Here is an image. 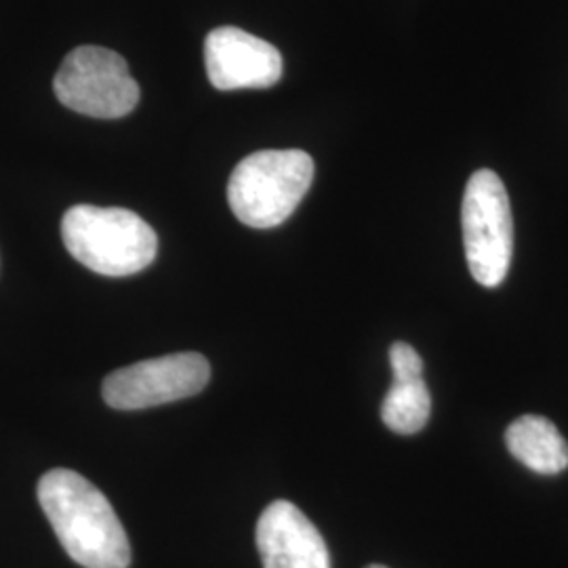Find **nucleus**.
Returning <instances> with one entry per match:
<instances>
[{"label": "nucleus", "instance_id": "10", "mask_svg": "<svg viewBox=\"0 0 568 568\" xmlns=\"http://www.w3.org/2000/svg\"><path fill=\"white\" fill-rule=\"evenodd\" d=\"M432 415V396L424 382H394L382 405V419L392 432L410 436L426 427Z\"/></svg>", "mask_w": 568, "mask_h": 568}, {"label": "nucleus", "instance_id": "1", "mask_svg": "<svg viewBox=\"0 0 568 568\" xmlns=\"http://www.w3.org/2000/svg\"><path fill=\"white\" fill-rule=\"evenodd\" d=\"M39 504L68 556L84 568H129L131 546L110 501L72 469L39 480Z\"/></svg>", "mask_w": 568, "mask_h": 568}, {"label": "nucleus", "instance_id": "9", "mask_svg": "<svg viewBox=\"0 0 568 568\" xmlns=\"http://www.w3.org/2000/svg\"><path fill=\"white\" fill-rule=\"evenodd\" d=\"M508 450L528 469L554 476L568 467V443L546 417L525 415L506 432Z\"/></svg>", "mask_w": 568, "mask_h": 568}, {"label": "nucleus", "instance_id": "8", "mask_svg": "<svg viewBox=\"0 0 568 568\" xmlns=\"http://www.w3.org/2000/svg\"><path fill=\"white\" fill-rule=\"evenodd\" d=\"M257 549L264 568H331L318 528L291 501H274L257 523Z\"/></svg>", "mask_w": 568, "mask_h": 568}, {"label": "nucleus", "instance_id": "12", "mask_svg": "<svg viewBox=\"0 0 568 568\" xmlns=\"http://www.w3.org/2000/svg\"><path fill=\"white\" fill-rule=\"evenodd\" d=\"M366 568H387V567H382V565H371V567H366Z\"/></svg>", "mask_w": 568, "mask_h": 568}, {"label": "nucleus", "instance_id": "7", "mask_svg": "<svg viewBox=\"0 0 568 568\" xmlns=\"http://www.w3.org/2000/svg\"><path fill=\"white\" fill-rule=\"evenodd\" d=\"M204 63L209 81L220 91L267 89L283 79L281 51L234 26L209 32Z\"/></svg>", "mask_w": 568, "mask_h": 568}, {"label": "nucleus", "instance_id": "11", "mask_svg": "<svg viewBox=\"0 0 568 568\" xmlns=\"http://www.w3.org/2000/svg\"><path fill=\"white\" fill-rule=\"evenodd\" d=\"M389 366L394 382H410L424 377V361L413 345L396 342L389 347Z\"/></svg>", "mask_w": 568, "mask_h": 568}, {"label": "nucleus", "instance_id": "4", "mask_svg": "<svg viewBox=\"0 0 568 568\" xmlns=\"http://www.w3.org/2000/svg\"><path fill=\"white\" fill-rule=\"evenodd\" d=\"M464 246L474 281L495 288L506 281L514 255V220L506 185L495 171H476L466 185Z\"/></svg>", "mask_w": 568, "mask_h": 568}, {"label": "nucleus", "instance_id": "5", "mask_svg": "<svg viewBox=\"0 0 568 568\" xmlns=\"http://www.w3.org/2000/svg\"><path fill=\"white\" fill-rule=\"evenodd\" d=\"M53 91L65 108L93 119H122L140 102V84L119 53L84 44L65 55Z\"/></svg>", "mask_w": 568, "mask_h": 568}, {"label": "nucleus", "instance_id": "2", "mask_svg": "<svg viewBox=\"0 0 568 568\" xmlns=\"http://www.w3.org/2000/svg\"><path fill=\"white\" fill-rule=\"evenodd\" d=\"M68 253L102 276H131L156 260L159 239L152 225L129 209L77 204L61 220Z\"/></svg>", "mask_w": 568, "mask_h": 568}, {"label": "nucleus", "instance_id": "3", "mask_svg": "<svg viewBox=\"0 0 568 568\" xmlns=\"http://www.w3.org/2000/svg\"><path fill=\"white\" fill-rule=\"evenodd\" d=\"M312 180L314 161L304 150H262L232 171L227 203L241 224L270 230L295 213Z\"/></svg>", "mask_w": 568, "mask_h": 568}, {"label": "nucleus", "instance_id": "6", "mask_svg": "<svg viewBox=\"0 0 568 568\" xmlns=\"http://www.w3.org/2000/svg\"><path fill=\"white\" fill-rule=\"evenodd\" d=\"M211 379V365L199 352L169 354L110 373L103 379L105 405L140 410L201 394Z\"/></svg>", "mask_w": 568, "mask_h": 568}]
</instances>
